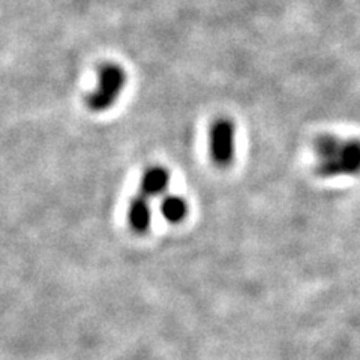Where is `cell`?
Masks as SVG:
<instances>
[{"instance_id": "obj_6", "label": "cell", "mask_w": 360, "mask_h": 360, "mask_svg": "<svg viewBox=\"0 0 360 360\" xmlns=\"http://www.w3.org/2000/svg\"><path fill=\"white\" fill-rule=\"evenodd\" d=\"M188 202L185 198L179 195H168L164 198L161 205V213L162 217L170 224H180L186 219L188 217Z\"/></svg>"}, {"instance_id": "obj_1", "label": "cell", "mask_w": 360, "mask_h": 360, "mask_svg": "<svg viewBox=\"0 0 360 360\" xmlns=\"http://www.w3.org/2000/svg\"><path fill=\"white\" fill-rule=\"evenodd\" d=\"M317 174L324 179L360 173V140H344L326 135L315 146Z\"/></svg>"}, {"instance_id": "obj_4", "label": "cell", "mask_w": 360, "mask_h": 360, "mask_svg": "<svg viewBox=\"0 0 360 360\" xmlns=\"http://www.w3.org/2000/svg\"><path fill=\"white\" fill-rule=\"evenodd\" d=\"M128 222L129 227L139 234H144L149 230L152 222V210L149 198L141 193L134 197L128 206Z\"/></svg>"}, {"instance_id": "obj_5", "label": "cell", "mask_w": 360, "mask_h": 360, "mask_svg": "<svg viewBox=\"0 0 360 360\" xmlns=\"http://www.w3.org/2000/svg\"><path fill=\"white\" fill-rule=\"evenodd\" d=\"M168 186H170V173L164 167H150L141 177L140 193L152 198L165 193Z\"/></svg>"}, {"instance_id": "obj_2", "label": "cell", "mask_w": 360, "mask_h": 360, "mask_svg": "<svg viewBox=\"0 0 360 360\" xmlns=\"http://www.w3.org/2000/svg\"><path fill=\"white\" fill-rule=\"evenodd\" d=\"M127 75L122 68L116 65H107L99 71L98 86L87 96V105L92 111L103 112L115 105L125 89Z\"/></svg>"}, {"instance_id": "obj_3", "label": "cell", "mask_w": 360, "mask_h": 360, "mask_svg": "<svg viewBox=\"0 0 360 360\" xmlns=\"http://www.w3.org/2000/svg\"><path fill=\"white\" fill-rule=\"evenodd\" d=\"M210 158L219 168L233 164L236 155V127L230 119H217L212 123L209 134Z\"/></svg>"}]
</instances>
